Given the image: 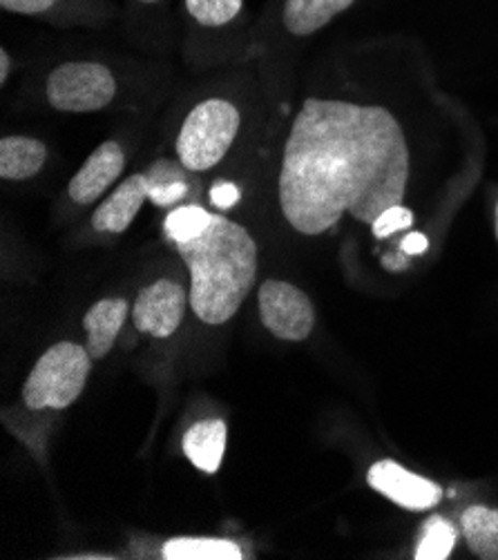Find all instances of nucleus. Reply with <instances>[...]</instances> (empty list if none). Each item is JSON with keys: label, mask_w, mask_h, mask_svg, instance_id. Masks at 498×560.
Segmentation results:
<instances>
[{"label": "nucleus", "mask_w": 498, "mask_h": 560, "mask_svg": "<svg viewBox=\"0 0 498 560\" xmlns=\"http://www.w3.org/2000/svg\"><path fill=\"white\" fill-rule=\"evenodd\" d=\"M409 148L386 107L306 98L293 119L278 182L285 219L300 235L336 229L345 214L371 223L403 203Z\"/></svg>", "instance_id": "1"}, {"label": "nucleus", "mask_w": 498, "mask_h": 560, "mask_svg": "<svg viewBox=\"0 0 498 560\" xmlns=\"http://www.w3.org/2000/svg\"><path fill=\"white\" fill-rule=\"evenodd\" d=\"M190 272V306L204 324H227L257 277V244L238 221L212 214L208 229L175 244Z\"/></svg>", "instance_id": "2"}, {"label": "nucleus", "mask_w": 498, "mask_h": 560, "mask_svg": "<svg viewBox=\"0 0 498 560\" xmlns=\"http://www.w3.org/2000/svg\"><path fill=\"white\" fill-rule=\"evenodd\" d=\"M92 355L74 342L49 347L23 386V400L32 411H61L79 400L88 384Z\"/></svg>", "instance_id": "3"}, {"label": "nucleus", "mask_w": 498, "mask_h": 560, "mask_svg": "<svg viewBox=\"0 0 498 560\" xmlns=\"http://www.w3.org/2000/svg\"><path fill=\"white\" fill-rule=\"evenodd\" d=\"M240 109L224 98L195 105L177 137V156L188 173H206L231 150L240 132Z\"/></svg>", "instance_id": "4"}, {"label": "nucleus", "mask_w": 498, "mask_h": 560, "mask_svg": "<svg viewBox=\"0 0 498 560\" xmlns=\"http://www.w3.org/2000/svg\"><path fill=\"white\" fill-rule=\"evenodd\" d=\"M117 81L105 66L70 61L47 77V101L59 112H96L113 103Z\"/></svg>", "instance_id": "5"}, {"label": "nucleus", "mask_w": 498, "mask_h": 560, "mask_svg": "<svg viewBox=\"0 0 498 560\" xmlns=\"http://www.w3.org/2000/svg\"><path fill=\"white\" fill-rule=\"evenodd\" d=\"M262 324L285 342L306 340L315 326V308L304 291L280 279H266L259 287Z\"/></svg>", "instance_id": "6"}, {"label": "nucleus", "mask_w": 498, "mask_h": 560, "mask_svg": "<svg viewBox=\"0 0 498 560\" xmlns=\"http://www.w3.org/2000/svg\"><path fill=\"white\" fill-rule=\"evenodd\" d=\"M190 295H186L184 287L173 279H159V282L143 289L132 306V322L137 330L152 335V338H171L179 328Z\"/></svg>", "instance_id": "7"}, {"label": "nucleus", "mask_w": 498, "mask_h": 560, "mask_svg": "<svg viewBox=\"0 0 498 560\" xmlns=\"http://www.w3.org/2000/svg\"><path fill=\"white\" fill-rule=\"evenodd\" d=\"M367 480L371 489H375L384 498H390L407 512H427L442 500V489L436 482L416 476L414 471L405 469L394 460L375 463L369 469Z\"/></svg>", "instance_id": "8"}, {"label": "nucleus", "mask_w": 498, "mask_h": 560, "mask_svg": "<svg viewBox=\"0 0 498 560\" xmlns=\"http://www.w3.org/2000/svg\"><path fill=\"white\" fill-rule=\"evenodd\" d=\"M126 165L124 150L117 141L101 143L81 165V171L72 177L68 195L79 206H90L103 197V192L119 182Z\"/></svg>", "instance_id": "9"}, {"label": "nucleus", "mask_w": 498, "mask_h": 560, "mask_svg": "<svg viewBox=\"0 0 498 560\" xmlns=\"http://www.w3.org/2000/svg\"><path fill=\"white\" fill-rule=\"evenodd\" d=\"M146 199H148L146 175L139 173L128 177L92 214L94 231L109 233V235L126 233Z\"/></svg>", "instance_id": "10"}, {"label": "nucleus", "mask_w": 498, "mask_h": 560, "mask_svg": "<svg viewBox=\"0 0 498 560\" xmlns=\"http://www.w3.org/2000/svg\"><path fill=\"white\" fill-rule=\"evenodd\" d=\"M128 313H130V306L124 298L101 300L85 313L83 317V328L88 330L85 349L92 355V360H101L113 351Z\"/></svg>", "instance_id": "11"}, {"label": "nucleus", "mask_w": 498, "mask_h": 560, "mask_svg": "<svg viewBox=\"0 0 498 560\" xmlns=\"http://www.w3.org/2000/svg\"><path fill=\"white\" fill-rule=\"evenodd\" d=\"M227 422L219 418L201 420L193 424L184 435L186 458L204 474H217L227 452Z\"/></svg>", "instance_id": "12"}, {"label": "nucleus", "mask_w": 498, "mask_h": 560, "mask_svg": "<svg viewBox=\"0 0 498 560\" xmlns=\"http://www.w3.org/2000/svg\"><path fill=\"white\" fill-rule=\"evenodd\" d=\"M47 161V148L32 137H5L0 141V177L5 182H25L40 173Z\"/></svg>", "instance_id": "13"}, {"label": "nucleus", "mask_w": 498, "mask_h": 560, "mask_svg": "<svg viewBox=\"0 0 498 560\" xmlns=\"http://www.w3.org/2000/svg\"><path fill=\"white\" fill-rule=\"evenodd\" d=\"M354 3L356 0H287L282 23L293 36H311Z\"/></svg>", "instance_id": "14"}, {"label": "nucleus", "mask_w": 498, "mask_h": 560, "mask_svg": "<svg viewBox=\"0 0 498 560\" xmlns=\"http://www.w3.org/2000/svg\"><path fill=\"white\" fill-rule=\"evenodd\" d=\"M186 171L188 167L169 159L154 161L143 173L148 182V199L157 208H173L179 201H184L190 192Z\"/></svg>", "instance_id": "15"}, {"label": "nucleus", "mask_w": 498, "mask_h": 560, "mask_svg": "<svg viewBox=\"0 0 498 560\" xmlns=\"http://www.w3.org/2000/svg\"><path fill=\"white\" fill-rule=\"evenodd\" d=\"M463 536L474 556L498 560V510L472 505L461 516Z\"/></svg>", "instance_id": "16"}, {"label": "nucleus", "mask_w": 498, "mask_h": 560, "mask_svg": "<svg viewBox=\"0 0 498 560\" xmlns=\"http://www.w3.org/2000/svg\"><path fill=\"white\" fill-rule=\"evenodd\" d=\"M165 560H242L244 551L233 540L173 538L161 547Z\"/></svg>", "instance_id": "17"}, {"label": "nucleus", "mask_w": 498, "mask_h": 560, "mask_svg": "<svg viewBox=\"0 0 498 560\" xmlns=\"http://www.w3.org/2000/svg\"><path fill=\"white\" fill-rule=\"evenodd\" d=\"M456 538H459V532L450 521L440 518V516H431L420 532V540H418L414 558L416 560H448L456 547Z\"/></svg>", "instance_id": "18"}, {"label": "nucleus", "mask_w": 498, "mask_h": 560, "mask_svg": "<svg viewBox=\"0 0 498 560\" xmlns=\"http://www.w3.org/2000/svg\"><path fill=\"white\" fill-rule=\"evenodd\" d=\"M210 219L212 214L206 208L197 203H188V206L175 208L169 217H165L163 229H165V235H169L175 244H179L201 235L208 229Z\"/></svg>", "instance_id": "19"}, {"label": "nucleus", "mask_w": 498, "mask_h": 560, "mask_svg": "<svg viewBox=\"0 0 498 560\" xmlns=\"http://www.w3.org/2000/svg\"><path fill=\"white\" fill-rule=\"evenodd\" d=\"M244 0H186L190 16L206 27H221L242 12Z\"/></svg>", "instance_id": "20"}, {"label": "nucleus", "mask_w": 498, "mask_h": 560, "mask_svg": "<svg viewBox=\"0 0 498 560\" xmlns=\"http://www.w3.org/2000/svg\"><path fill=\"white\" fill-rule=\"evenodd\" d=\"M414 223V212L409 210V208H405L403 203H398V206H392V208H386L373 223H371V229H373V235L378 237V240H384V237H392L394 233H398V231H407L409 226Z\"/></svg>", "instance_id": "21"}, {"label": "nucleus", "mask_w": 498, "mask_h": 560, "mask_svg": "<svg viewBox=\"0 0 498 560\" xmlns=\"http://www.w3.org/2000/svg\"><path fill=\"white\" fill-rule=\"evenodd\" d=\"M242 192L233 182H217L210 188V201L212 206H217L219 210H231L233 206H238Z\"/></svg>", "instance_id": "22"}, {"label": "nucleus", "mask_w": 498, "mask_h": 560, "mask_svg": "<svg viewBox=\"0 0 498 560\" xmlns=\"http://www.w3.org/2000/svg\"><path fill=\"white\" fill-rule=\"evenodd\" d=\"M57 0H0V8L12 14H25L36 16L47 12Z\"/></svg>", "instance_id": "23"}, {"label": "nucleus", "mask_w": 498, "mask_h": 560, "mask_svg": "<svg viewBox=\"0 0 498 560\" xmlns=\"http://www.w3.org/2000/svg\"><path fill=\"white\" fill-rule=\"evenodd\" d=\"M427 248H429V240L422 233H409L401 242V250H405L407 255H422Z\"/></svg>", "instance_id": "24"}, {"label": "nucleus", "mask_w": 498, "mask_h": 560, "mask_svg": "<svg viewBox=\"0 0 498 560\" xmlns=\"http://www.w3.org/2000/svg\"><path fill=\"white\" fill-rule=\"evenodd\" d=\"M382 266L390 268L394 272H401V270H407L409 268V255L405 250L401 253H394V255H384L382 257Z\"/></svg>", "instance_id": "25"}, {"label": "nucleus", "mask_w": 498, "mask_h": 560, "mask_svg": "<svg viewBox=\"0 0 498 560\" xmlns=\"http://www.w3.org/2000/svg\"><path fill=\"white\" fill-rule=\"evenodd\" d=\"M10 72H12V59L8 49H0V83H5L10 79Z\"/></svg>", "instance_id": "26"}, {"label": "nucleus", "mask_w": 498, "mask_h": 560, "mask_svg": "<svg viewBox=\"0 0 498 560\" xmlns=\"http://www.w3.org/2000/svg\"><path fill=\"white\" fill-rule=\"evenodd\" d=\"M494 231H496V240H498V203H496V217H494Z\"/></svg>", "instance_id": "27"}, {"label": "nucleus", "mask_w": 498, "mask_h": 560, "mask_svg": "<svg viewBox=\"0 0 498 560\" xmlns=\"http://www.w3.org/2000/svg\"><path fill=\"white\" fill-rule=\"evenodd\" d=\"M139 3H159V0H139Z\"/></svg>", "instance_id": "28"}]
</instances>
